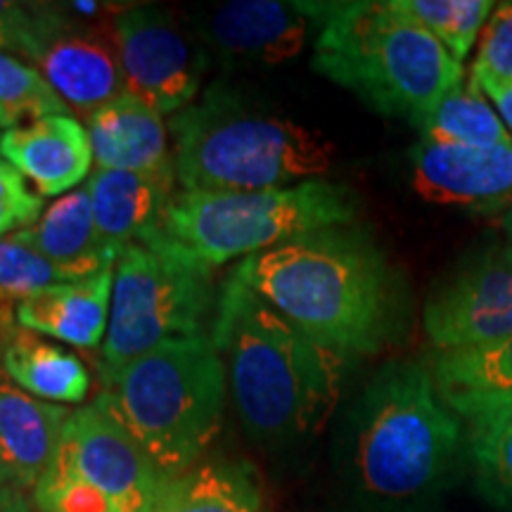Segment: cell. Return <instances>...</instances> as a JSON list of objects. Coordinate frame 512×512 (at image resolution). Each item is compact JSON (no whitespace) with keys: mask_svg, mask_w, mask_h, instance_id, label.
<instances>
[{"mask_svg":"<svg viewBox=\"0 0 512 512\" xmlns=\"http://www.w3.org/2000/svg\"><path fill=\"white\" fill-rule=\"evenodd\" d=\"M230 278L342 358L380 354L408 330L406 280L363 228L294 238L242 259Z\"/></svg>","mask_w":512,"mask_h":512,"instance_id":"6da1fadb","label":"cell"},{"mask_svg":"<svg viewBox=\"0 0 512 512\" xmlns=\"http://www.w3.org/2000/svg\"><path fill=\"white\" fill-rule=\"evenodd\" d=\"M465 422L439 396L427 363L389 361L344 420L339 470L363 512H432L463 479Z\"/></svg>","mask_w":512,"mask_h":512,"instance_id":"7a4b0ae2","label":"cell"},{"mask_svg":"<svg viewBox=\"0 0 512 512\" xmlns=\"http://www.w3.org/2000/svg\"><path fill=\"white\" fill-rule=\"evenodd\" d=\"M211 332L249 437L287 446L323 430L339 399L342 356L318 347L235 278L223 287Z\"/></svg>","mask_w":512,"mask_h":512,"instance_id":"3957f363","label":"cell"},{"mask_svg":"<svg viewBox=\"0 0 512 512\" xmlns=\"http://www.w3.org/2000/svg\"><path fill=\"white\" fill-rule=\"evenodd\" d=\"M318 22L313 69L384 117L415 126L465 79L463 64L399 0L299 3Z\"/></svg>","mask_w":512,"mask_h":512,"instance_id":"277c9868","label":"cell"},{"mask_svg":"<svg viewBox=\"0 0 512 512\" xmlns=\"http://www.w3.org/2000/svg\"><path fill=\"white\" fill-rule=\"evenodd\" d=\"M176 178L185 190L252 192L313 181L330 169L335 145L283 114L228 88L171 119Z\"/></svg>","mask_w":512,"mask_h":512,"instance_id":"5b68a950","label":"cell"},{"mask_svg":"<svg viewBox=\"0 0 512 512\" xmlns=\"http://www.w3.org/2000/svg\"><path fill=\"white\" fill-rule=\"evenodd\" d=\"M358 209L354 190L323 178L252 192L185 190L171 200L162 228L145 245L169 249L211 273L302 235L351 226Z\"/></svg>","mask_w":512,"mask_h":512,"instance_id":"8992f818","label":"cell"},{"mask_svg":"<svg viewBox=\"0 0 512 512\" xmlns=\"http://www.w3.org/2000/svg\"><path fill=\"white\" fill-rule=\"evenodd\" d=\"M117 413L166 479L195 467L223 422L228 375L211 337L159 344L114 375Z\"/></svg>","mask_w":512,"mask_h":512,"instance_id":"52a82bcc","label":"cell"},{"mask_svg":"<svg viewBox=\"0 0 512 512\" xmlns=\"http://www.w3.org/2000/svg\"><path fill=\"white\" fill-rule=\"evenodd\" d=\"M211 306L209 271L164 247H126L114 266L110 323L102 344L105 380L169 339L204 335Z\"/></svg>","mask_w":512,"mask_h":512,"instance_id":"ba28073f","label":"cell"},{"mask_svg":"<svg viewBox=\"0 0 512 512\" xmlns=\"http://www.w3.org/2000/svg\"><path fill=\"white\" fill-rule=\"evenodd\" d=\"M43 477L81 479L110 498L114 512H159L169 482L124 425L107 389L69 415Z\"/></svg>","mask_w":512,"mask_h":512,"instance_id":"9c48e42d","label":"cell"},{"mask_svg":"<svg viewBox=\"0 0 512 512\" xmlns=\"http://www.w3.org/2000/svg\"><path fill=\"white\" fill-rule=\"evenodd\" d=\"M17 57L46 76L69 110L81 119L126 93L112 27L83 22L72 10L29 3V19Z\"/></svg>","mask_w":512,"mask_h":512,"instance_id":"30bf717a","label":"cell"},{"mask_svg":"<svg viewBox=\"0 0 512 512\" xmlns=\"http://www.w3.org/2000/svg\"><path fill=\"white\" fill-rule=\"evenodd\" d=\"M112 36L126 93L136 95L162 117L192 105L200 91L204 57L169 10L155 5L119 10Z\"/></svg>","mask_w":512,"mask_h":512,"instance_id":"8fae6325","label":"cell"},{"mask_svg":"<svg viewBox=\"0 0 512 512\" xmlns=\"http://www.w3.org/2000/svg\"><path fill=\"white\" fill-rule=\"evenodd\" d=\"M437 351L512 335V245H494L460 264L430 294L422 313Z\"/></svg>","mask_w":512,"mask_h":512,"instance_id":"7c38bea8","label":"cell"},{"mask_svg":"<svg viewBox=\"0 0 512 512\" xmlns=\"http://www.w3.org/2000/svg\"><path fill=\"white\" fill-rule=\"evenodd\" d=\"M411 185L425 202L472 211L512 207V145L460 147L420 140L411 152Z\"/></svg>","mask_w":512,"mask_h":512,"instance_id":"4fadbf2b","label":"cell"},{"mask_svg":"<svg viewBox=\"0 0 512 512\" xmlns=\"http://www.w3.org/2000/svg\"><path fill=\"white\" fill-rule=\"evenodd\" d=\"M0 155L36 185L41 197H62L93 174L88 131L72 114L38 119L0 136Z\"/></svg>","mask_w":512,"mask_h":512,"instance_id":"5bb4252c","label":"cell"},{"mask_svg":"<svg viewBox=\"0 0 512 512\" xmlns=\"http://www.w3.org/2000/svg\"><path fill=\"white\" fill-rule=\"evenodd\" d=\"M202 34L211 48L233 60L283 64L304 50L309 17L299 3L233 0L211 12Z\"/></svg>","mask_w":512,"mask_h":512,"instance_id":"9a60e30c","label":"cell"},{"mask_svg":"<svg viewBox=\"0 0 512 512\" xmlns=\"http://www.w3.org/2000/svg\"><path fill=\"white\" fill-rule=\"evenodd\" d=\"M176 181V176H147L95 166L86 190L102 245L117 259L126 247L145 245L162 228L166 209L176 197Z\"/></svg>","mask_w":512,"mask_h":512,"instance_id":"2e32d148","label":"cell"},{"mask_svg":"<svg viewBox=\"0 0 512 512\" xmlns=\"http://www.w3.org/2000/svg\"><path fill=\"white\" fill-rule=\"evenodd\" d=\"M93 159L98 169L176 176L174 150L162 114L136 95L124 93L88 117Z\"/></svg>","mask_w":512,"mask_h":512,"instance_id":"e0dca14e","label":"cell"},{"mask_svg":"<svg viewBox=\"0 0 512 512\" xmlns=\"http://www.w3.org/2000/svg\"><path fill=\"white\" fill-rule=\"evenodd\" d=\"M72 411L19 389L0 368V470L10 486L34 491L53 463Z\"/></svg>","mask_w":512,"mask_h":512,"instance_id":"ac0fdd59","label":"cell"},{"mask_svg":"<svg viewBox=\"0 0 512 512\" xmlns=\"http://www.w3.org/2000/svg\"><path fill=\"white\" fill-rule=\"evenodd\" d=\"M114 266L102 268L93 278L57 283L29 297L19 304L17 325L69 347L95 349L110 323Z\"/></svg>","mask_w":512,"mask_h":512,"instance_id":"d6986e66","label":"cell"},{"mask_svg":"<svg viewBox=\"0 0 512 512\" xmlns=\"http://www.w3.org/2000/svg\"><path fill=\"white\" fill-rule=\"evenodd\" d=\"M427 366L439 396L463 422L512 403V335L475 347L434 351Z\"/></svg>","mask_w":512,"mask_h":512,"instance_id":"ffe728a7","label":"cell"},{"mask_svg":"<svg viewBox=\"0 0 512 512\" xmlns=\"http://www.w3.org/2000/svg\"><path fill=\"white\" fill-rule=\"evenodd\" d=\"M27 233L67 283L93 278L117 264V256L102 245L86 188L57 197Z\"/></svg>","mask_w":512,"mask_h":512,"instance_id":"44dd1931","label":"cell"},{"mask_svg":"<svg viewBox=\"0 0 512 512\" xmlns=\"http://www.w3.org/2000/svg\"><path fill=\"white\" fill-rule=\"evenodd\" d=\"M0 368L19 389L57 406L81 403L91 389V373L79 356L22 328L5 337Z\"/></svg>","mask_w":512,"mask_h":512,"instance_id":"7402d4cb","label":"cell"},{"mask_svg":"<svg viewBox=\"0 0 512 512\" xmlns=\"http://www.w3.org/2000/svg\"><path fill=\"white\" fill-rule=\"evenodd\" d=\"M159 512H261L259 475L240 460L195 465L166 482Z\"/></svg>","mask_w":512,"mask_h":512,"instance_id":"603a6c76","label":"cell"},{"mask_svg":"<svg viewBox=\"0 0 512 512\" xmlns=\"http://www.w3.org/2000/svg\"><path fill=\"white\" fill-rule=\"evenodd\" d=\"M415 128L425 143L460 147H505L512 145L510 131L489 105L479 83L472 79L453 88Z\"/></svg>","mask_w":512,"mask_h":512,"instance_id":"cb8c5ba5","label":"cell"},{"mask_svg":"<svg viewBox=\"0 0 512 512\" xmlns=\"http://www.w3.org/2000/svg\"><path fill=\"white\" fill-rule=\"evenodd\" d=\"M477 494L498 512H512V403L465 422Z\"/></svg>","mask_w":512,"mask_h":512,"instance_id":"d4e9b609","label":"cell"},{"mask_svg":"<svg viewBox=\"0 0 512 512\" xmlns=\"http://www.w3.org/2000/svg\"><path fill=\"white\" fill-rule=\"evenodd\" d=\"M57 283L67 280L29 238L27 228L0 240V347L15 330L19 304Z\"/></svg>","mask_w":512,"mask_h":512,"instance_id":"484cf974","label":"cell"},{"mask_svg":"<svg viewBox=\"0 0 512 512\" xmlns=\"http://www.w3.org/2000/svg\"><path fill=\"white\" fill-rule=\"evenodd\" d=\"M69 114V107L34 64L0 53V126L19 128L38 119Z\"/></svg>","mask_w":512,"mask_h":512,"instance_id":"4316f807","label":"cell"},{"mask_svg":"<svg viewBox=\"0 0 512 512\" xmlns=\"http://www.w3.org/2000/svg\"><path fill=\"white\" fill-rule=\"evenodd\" d=\"M399 3L460 64L470 55L486 19L496 8L489 0H399Z\"/></svg>","mask_w":512,"mask_h":512,"instance_id":"83f0119b","label":"cell"},{"mask_svg":"<svg viewBox=\"0 0 512 512\" xmlns=\"http://www.w3.org/2000/svg\"><path fill=\"white\" fill-rule=\"evenodd\" d=\"M470 76L512 81V0L498 3L486 19Z\"/></svg>","mask_w":512,"mask_h":512,"instance_id":"f1b7e54d","label":"cell"},{"mask_svg":"<svg viewBox=\"0 0 512 512\" xmlns=\"http://www.w3.org/2000/svg\"><path fill=\"white\" fill-rule=\"evenodd\" d=\"M43 197L27 185L19 171L0 159V240L41 219Z\"/></svg>","mask_w":512,"mask_h":512,"instance_id":"f546056e","label":"cell"},{"mask_svg":"<svg viewBox=\"0 0 512 512\" xmlns=\"http://www.w3.org/2000/svg\"><path fill=\"white\" fill-rule=\"evenodd\" d=\"M29 19V3H8L0 0V53H19L24 29Z\"/></svg>","mask_w":512,"mask_h":512,"instance_id":"4dcf8cb0","label":"cell"},{"mask_svg":"<svg viewBox=\"0 0 512 512\" xmlns=\"http://www.w3.org/2000/svg\"><path fill=\"white\" fill-rule=\"evenodd\" d=\"M475 79V76H472ZM482 88L484 95L494 100V107L498 117L503 119L505 128H510L512 136V81H498V79H475Z\"/></svg>","mask_w":512,"mask_h":512,"instance_id":"1f68e13d","label":"cell"},{"mask_svg":"<svg viewBox=\"0 0 512 512\" xmlns=\"http://www.w3.org/2000/svg\"><path fill=\"white\" fill-rule=\"evenodd\" d=\"M0 512H36L34 498L15 486H5L0 489Z\"/></svg>","mask_w":512,"mask_h":512,"instance_id":"d6a6232c","label":"cell"},{"mask_svg":"<svg viewBox=\"0 0 512 512\" xmlns=\"http://www.w3.org/2000/svg\"><path fill=\"white\" fill-rule=\"evenodd\" d=\"M501 228H503L505 238H508V240H510V245H512V207L503 214V219H501Z\"/></svg>","mask_w":512,"mask_h":512,"instance_id":"836d02e7","label":"cell"},{"mask_svg":"<svg viewBox=\"0 0 512 512\" xmlns=\"http://www.w3.org/2000/svg\"><path fill=\"white\" fill-rule=\"evenodd\" d=\"M5 486H10V484H8V479H5L3 470H0V489H5Z\"/></svg>","mask_w":512,"mask_h":512,"instance_id":"e575fe53","label":"cell"},{"mask_svg":"<svg viewBox=\"0 0 512 512\" xmlns=\"http://www.w3.org/2000/svg\"><path fill=\"white\" fill-rule=\"evenodd\" d=\"M354 512H363V510H354ZM432 512H444V508H441V510H432Z\"/></svg>","mask_w":512,"mask_h":512,"instance_id":"d590c367","label":"cell"}]
</instances>
